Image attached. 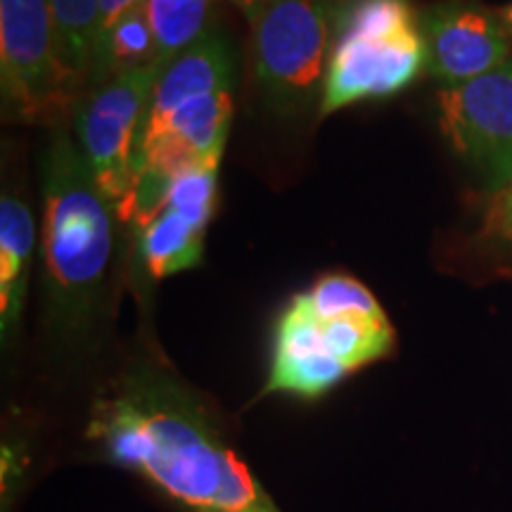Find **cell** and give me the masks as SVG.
<instances>
[{
  "mask_svg": "<svg viewBox=\"0 0 512 512\" xmlns=\"http://www.w3.org/2000/svg\"><path fill=\"white\" fill-rule=\"evenodd\" d=\"M76 453L136 477L174 512H283L216 401L143 342L95 387Z\"/></svg>",
  "mask_w": 512,
  "mask_h": 512,
  "instance_id": "cell-1",
  "label": "cell"
},
{
  "mask_svg": "<svg viewBox=\"0 0 512 512\" xmlns=\"http://www.w3.org/2000/svg\"><path fill=\"white\" fill-rule=\"evenodd\" d=\"M114 219L81 147L57 131L43 164L41 332L62 366L88 361L98 347Z\"/></svg>",
  "mask_w": 512,
  "mask_h": 512,
  "instance_id": "cell-2",
  "label": "cell"
},
{
  "mask_svg": "<svg viewBox=\"0 0 512 512\" xmlns=\"http://www.w3.org/2000/svg\"><path fill=\"white\" fill-rule=\"evenodd\" d=\"M394 349L396 330L375 294L354 275L328 273L275 318L259 399L318 401Z\"/></svg>",
  "mask_w": 512,
  "mask_h": 512,
  "instance_id": "cell-3",
  "label": "cell"
},
{
  "mask_svg": "<svg viewBox=\"0 0 512 512\" xmlns=\"http://www.w3.org/2000/svg\"><path fill=\"white\" fill-rule=\"evenodd\" d=\"M233 95V48L216 27L166 64L159 76L133 181L140 171L174 178L185 166L221 159L233 119Z\"/></svg>",
  "mask_w": 512,
  "mask_h": 512,
  "instance_id": "cell-4",
  "label": "cell"
},
{
  "mask_svg": "<svg viewBox=\"0 0 512 512\" xmlns=\"http://www.w3.org/2000/svg\"><path fill=\"white\" fill-rule=\"evenodd\" d=\"M425 67V38L411 0H342L320 117L401 93Z\"/></svg>",
  "mask_w": 512,
  "mask_h": 512,
  "instance_id": "cell-5",
  "label": "cell"
},
{
  "mask_svg": "<svg viewBox=\"0 0 512 512\" xmlns=\"http://www.w3.org/2000/svg\"><path fill=\"white\" fill-rule=\"evenodd\" d=\"M342 0H271L252 27V62L268 110L299 117L320 107Z\"/></svg>",
  "mask_w": 512,
  "mask_h": 512,
  "instance_id": "cell-6",
  "label": "cell"
},
{
  "mask_svg": "<svg viewBox=\"0 0 512 512\" xmlns=\"http://www.w3.org/2000/svg\"><path fill=\"white\" fill-rule=\"evenodd\" d=\"M0 88L5 119L60 126L83 91L64 67L50 0H0Z\"/></svg>",
  "mask_w": 512,
  "mask_h": 512,
  "instance_id": "cell-7",
  "label": "cell"
},
{
  "mask_svg": "<svg viewBox=\"0 0 512 512\" xmlns=\"http://www.w3.org/2000/svg\"><path fill=\"white\" fill-rule=\"evenodd\" d=\"M162 72L164 64L155 62L114 74L83 95L74 112L83 157L117 219L131 197L133 164Z\"/></svg>",
  "mask_w": 512,
  "mask_h": 512,
  "instance_id": "cell-8",
  "label": "cell"
},
{
  "mask_svg": "<svg viewBox=\"0 0 512 512\" xmlns=\"http://www.w3.org/2000/svg\"><path fill=\"white\" fill-rule=\"evenodd\" d=\"M439 126L489 192L512 183V60L437 93Z\"/></svg>",
  "mask_w": 512,
  "mask_h": 512,
  "instance_id": "cell-9",
  "label": "cell"
},
{
  "mask_svg": "<svg viewBox=\"0 0 512 512\" xmlns=\"http://www.w3.org/2000/svg\"><path fill=\"white\" fill-rule=\"evenodd\" d=\"M221 159L185 166L162 207L138 230V261L150 280H164L202 264L204 235L216 209Z\"/></svg>",
  "mask_w": 512,
  "mask_h": 512,
  "instance_id": "cell-10",
  "label": "cell"
},
{
  "mask_svg": "<svg viewBox=\"0 0 512 512\" xmlns=\"http://www.w3.org/2000/svg\"><path fill=\"white\" fill-rule=\"evenodd\" d=\"M427 72L446 86L472 81L512 60L510 34L475 0H439L420 19Z\"/></svg>",
  "mask_w": 512,
  "mask_h": 512,
  "instance_id": "cell-11",
  "label": "cell"
},
{
  "mask_svg": "<svg viewBox=\"0 0 512 512\" xmlns=\"http://www.w3.org/2000/svg\"><path fill=\"white\" fill-rule=\"evenodd\" d=\"M36 223L27 204L5 192L0 200V339L3 349L15 347L27 302Z\"/></svg>",
  "mask_w": 512,
  "mask_h": 512,
  "instance_id": "cell-12",
  "label": "cell"
},
{
  "mask_svg": "<svg viewBox=\"0 0 512 512\" xmlns=\"http://www.w3.org/2000/svg\"><path fill=\"white\" fill-rule=\"evenodd\" d=\"M157 62V41L152 31L147 5L126 12L124 17L117 19L110 29L102 31L95 41L93 69L88 91L98 86L114 74L128 72V69L147 67ZM86 91V93H88Z\"/></svg>",
  "mask_w": 512,
  "mask_h": 512,
  "instance_id": "cell-13",
  "label": "cell"
},
{
  "mask_svg": "<svg viewBox=\"0 0 512 512\" xmlns=\"http://www.w3.org/2000/svg\"><path fill=\"white\" fill-rule=\"evenodd\" d=\"M214 3L216 0H147L159 64L166 67L216 29Z\"/></svg>",
  "mask_w": 512,
  "mask_h": 512,
  "instance_id": "cell-14",
  "label": "cell"
},
{
  "mask_svg": "<svg viewBox=\"0 0 512 512\" xmlns=\"http://www.w3.org/2000/svg\"><path fill=\"white\" fill-rule=\"evenodd\" d=\"M50 8L64 67L86 95L98 41L100 0H50Z\"/></svg>",
  "mask_w": 512,
  "mask_h": 512,
  "instance_id": "cell-15",
  "label": "cell"
},
{
  "mask_svg": "<svg viewBox=\"0 0 512 512\" xmlns=\"http://www.w3.org/2000/svg\"><path fill=\"white\" fill-rule=\"evenodd\" d=\"M484 233L489 238H501L512 242V183L501 192H496L494 202L484 219Z\"/></svg>",
  "mask_w": 512,
  "mask_h": 512,
  "instance_id": "cell-16",
  "label": "cell"
},
{
  "mask_svg": "<svg viewBox=\"0 0 512 512\" xmlns=\"http://www.w3.org/2000/svg\"><path fill=\"white\" fill-rule=\"evenodd\" d=\"M140 5H147V0H100V27H98V36L102 31H107L112 27L117 19H121L126 12L140 8Z\"/></svg>",
  "mask_w": 512,
  "mask_h": 512,
  "instance_id": "cell-17",
  "label": "cell"
},
{
  "mask_svg": "<svg viewBox=\"0 0 512 512\" xmlns=\"http://www.w3.org/2000/svg\"><path fill=\"white\" fill-rule=\"evenodd\" d=\"M230 5H235L242 12V17L247 19L249 27H254L256 22H259V17L264 15V10L268 8V3L271 0H228Z\"/></svg>",
  "mask_w": 512,
  "mask_h": 512,
  "instance_id": "cell-18",
  "label": "cell"
},
{
  "mask_svg": "<svg viewBox=\"0 0 512 512\" xmlns=\"http://www.w3.org/2000/svg\"><path fill=\"white\" fill-rule=\"evenodd\" d=\"M498 17H501V22L505 24V29H508V34L512 36V3L498 10Z\"/></svg>",
  "mask_w": 512,
  "mask_h": 512,
  "instance_id": "cell-19",
  "label": "cell"
}]
</instances>
